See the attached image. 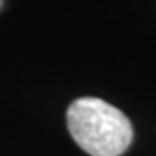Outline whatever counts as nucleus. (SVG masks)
<instances>
[{"mask_svg": "<svg viewBox=\"0 0 156 156\" xmlns=\"http://www.w3.org/2000/svg\"><path fill=\"white\" fill-rule=\"evenodd\" d=\"M67 127L76 145L91 156H121L134 139L129 118L99 97H80L70 104Z\"/></svg>", "mask_w": 156, "mask_h": 156, "instance_id": "1", "label": "nucleus"}]
</instances>
